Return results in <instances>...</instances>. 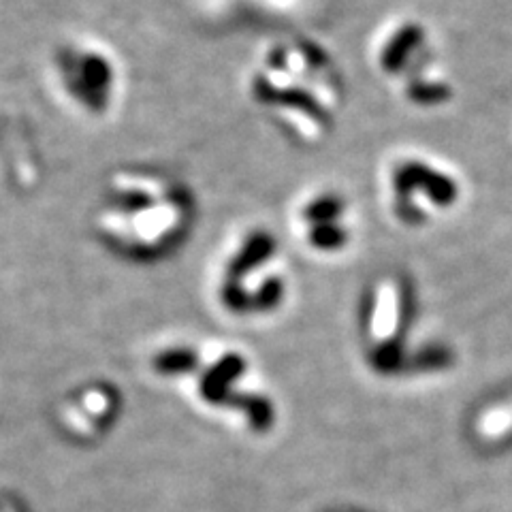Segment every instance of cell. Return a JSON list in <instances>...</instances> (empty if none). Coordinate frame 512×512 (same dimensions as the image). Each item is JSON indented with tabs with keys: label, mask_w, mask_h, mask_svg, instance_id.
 <instances>
[{
	"label": "cell",
	"mask_w": 512,
	"mask_h": 512,
	"mask_svg": "<svg viewBox=\"0 0 512 512\" xmlns=\"http://www.w3.org/2000/svg\"><path fill=\"white\" fill-rule=\"evenodd\" d=\"M254 94L256 99L263 103H276L288 109H295L299 114L308 116L312 122L323 128H331L333 116L331 111L320 103L316 96L303 88H276V84H271L267 77H256L254 79Z\"/></svg>",
	"instance_id": "2"
},
{
	"label": "cell",
	"mask_w": 512,
	"mask_h": 512,
	"mask_svg": "<svg viewBox=\"0 0 512 512\" xmlns=\"http://www.w3.org/2000/svg\"><path fill=\"white\" fill-rule=\"evenodd\" d=\"M423 41H425V30L421 24L408 22L404 26H399L382 47L380 67L384 69V73L389 75L402 73L408 67V62L414 58V54L421 50Z\"/></svg>",
	"instance_id": "3"
},
{
	"label": "cell",
	"mask_w": 512,
	"mask_h": 512,
	"mask_svg": "<svg viewBox=\"0 0 512 512\" xmlns=\"http://www.w3.org/2000/svg\"><path fill=\"white\" fill-rule=\"evenodd\" d=\"M370 359H372L376 370H380V372H397L404 363V342H402V338L393 335V338L380 342L372 350Z\"/></svg>",
	"instance_id": "9"
},
{
	"label": "cell",
	"mask_w": 512,
	"mask_h": 512,
	"mask_svg": "<svg viewBox=\"0 0 512 512\" xmlns=\"http://www.w3.org/2000/svg\"><path fill=\"white\" fill-rule=\"evenodd\" d=\"M303 56H306L314 67H323V64H327V54L320 50V47H316V45H312V43H308L306 47H303Z\"/></svg>",
	"instance_id": "17"
},
{
	"label": "cell",
	"mask_w": 512,
	"mask_h": 512,
	"mask_svg": "<svg viewBox=\"0 0 512 512\" xmlns=\"http://www.w3.org/2000/svg\"><path fill=\"white\" fill-rule=\"evenodd\" d=\"M359 306H361L359 308V323L365 331H370L374 327V318H376V310H378V293L374 291V288H365Z\"/></svg>",
	"instance_id": "16"
},
{
	"label": "cell",
	"mask_w": 512,
	"mask_h": 512,
	"mask_svg": "<svg viewBox=\"0 0 512 512\" xmlns=\"http://www.w3.org/2000/svg\"><path fill=\"white\" fill-rule=\"evenodd\" d=\"M395 197L423 195L436 207H451L459 199V186L448 173H442L423 160H404L391 175Z\"/></svg>",
	"instance_id": "1"
},
{
	"label": "cell",
	"mask_w": 512,
	"mask_h": 512,
	"mask_svg": "<svg viewBox=\"0 0 512 512\" xmlns=\"http://www.w3.org/2000/svg\"><path fill=\"white\" fill-rule=\"evenodd\" d=\"M406 96L419 107H438L451 101L453 88L446 82H431V79L412 77L406 86Z\"/></svg>",
	"instance_id": "5"
},
{
	"label": "cell",
	"mask_w": 512,
	"mask_h": 512,
	"mask_svg": "<svg viewBox=\"0 0 512 512\" xmlns=\"http://www.w3.org/2000/svg\"><path fill=\"white\" fill-rule=\"evenodd\" d=\"M346 212V203L338 195H318L312 199L306 207H303V220H306L310 227L316 224H331L338 222Z\"/></svg>",
	"instance_id": "6"
},
{
	"label": "cell",
	"mask_w": 512,
	"mask_h": 512,
	"mask_svg": "<svg viewBox=\"0 0 512 512\" xmlns=\"http://www.w3.org/2000/svg\"><path fill=\"white\" fill-rule=\"evenodd\" d=\"M284 282L280 278H267L261 282V286L256 288V293L252 295V310L256 312H269L276 310L282 299H284Z\"/></svg>",
	"instance_id": "11"
},
{
	"label": "cell",
	"mask_w": 512,
	"mask_h": 512,
	"mask_svg": "<svg viewBox=\"0 0 512 512\" xmlns=\"http://www.w3.org/2000/svg\"><path fill=\"white\" fill-rule=\"evenodd\" d=\"M276 237L267 231H254L246 237L244 246L233 256L227 274L231 280H242L250 271L265 265L276 254Z\"/></svg>",
	"instance_id": "4"
},
{
	"label": "cell",
	"mask_w": 512,
	"mask_h": 512,
	"mask_svg": "<svg viewBox=\"0 0 512 512\" xmlns=\"http://www.w3.org/2000/svg\"><path fill=\"white\" fill-rule=\"evenodd\" d=\"M269 60H271V64H274L276 69H280V71H282V69L286 67V52L282 50V47H278V50H276L274 54H271V58H269Z\"/></svg>",
	"instance_id": "18"
},
{
	"label": "cell",
	"mask_w": 512,
	"mask_h": 512,
	"mask_svg": "<svg viewBox=\"0 0 512 512\" xmlns=\"http://www.w3.org/2000/svg\"><path fill=\"white\" fill-rule=\"evenodd\" d=\"M395 214L402 222L412 224V227L423 224L425 220V212L410 197H395Z\"/></svg>",
	"instance_id": "15"
},
{
	"label": "cell",
	"mask_w": 512,
	"mask_h": 512,
	"mask_svg": "<svg viewBox=\"0 0 512 512\" xmlns=\"http://www.w3.org/2000/svg\"><path fill=\"white\" fill-rule=\"evenodd\" d=\"M222 301L233 312H250L252 310V295L246 291L239 280H227L222 286Z\"/></svg>",
	"instance_id": "13"
},
{
	"label": "cell",
	"mask_w": 512,
	"mask_h": 512,
	"mask_svg": "<svg viewBox=\"0 0 512 512\" xmlns=\"http://www.w3.org/2000/svg\"><path fill=\"white\" fill-rule=\"evenodd\" d=\"M244 372V359L237 357V355H229L224 357L214 370L207 374L205 382H203V395L218 399L222 397L224 389H227V384L237 378L239 374Z\"/></svg>",
	"instance_id": "7"
},
{
	"label": "cell",
	"mask_w": 512,
	"mask_h": 512,
	"mask_svg": "<svg viewBox=\"0 0 512 512\" xmlns=\"http://www.w3.org/2000/svg\"><path fill=\"white\" fill-rule=\"evenodd\" d=\"M416 314V293H414V286L408 278H404L399 282V295H397V338H402V335L412 327V320Z\"/></svg>",
	"instance_id": "10"
},
{
	"label": "cell",
	"mask_w": 512,
	"mask_h": 512,
	"mask_svg": "<svg viewBox=\"0 0 512 512\" xmlns=\"http://www.w3.org/2000/svg\"><path fill=\"white\" fill-rule=\"evenodd\" d=\"M156 365L163 372H182V370H192L195 367V355L186 350H169L163 357H158Z\"/></svg>",
	"instance_id": "14"
},
{
	"label": "cell",
	"mask_w": 512,
	"mask_h": 512,
	"mask_svg": "<svg viewBox=\"0 0 512 512\" xmlns=\"http://www.w3.org/2000/svg\"><path fill=\"white\" fill-rule=\"evenodd\" d=\"M308 244L320 252H335L348 244V229L340 222L316 224V227H310Z\"/></svg>",
	"instance_id": "8"
},
{
	"label": "cell",
	"mask_w": 512,
	"mask_h": 512,
	"mask_svg": "<svg viewBox=\"0 0 512 512\" xmlns=\"http://www.w3.org/2000/svg\"><path fill=\"white\" fill-rule=\"evenodd\" d=\"M82 73H84V82L88 84L90 90L101 92V90L109 88L111 71H109V64L105 60L96 58V56H88L82 64Z\"/></svg>",
	"instance_id": "12"
}]
</instances>
